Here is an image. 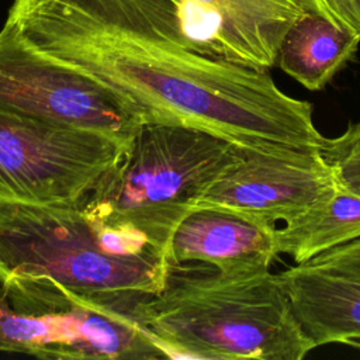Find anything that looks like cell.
Masks as SVG:
<instances>
[{"instance_id":"cell-8","label":"cell","mask_w":360,"mask_h":360,"mask_svg":"<svg viewBox=\"0 0 360 360\" xmlns=\"http://www.w3.org/2000/svg\"><path fill=\"white\" fill-rule=\"evenodd\" d=\"M184 44L212 59L253 69L276 66L287 31L304 15L332 20L325 0H167ZM333 21V20H332Z\"/></svg>"},{"instance_id":"cell-1","label":"cell","mask_w":360,"mask_h":360,"mask_svg":"<svg viewBox=\"0 0 360 360\" xmlns=\"http://www.w3.org/2000/svg\"><path fill=\"white\" fill-rule=\"evenodd\" d=\"M21 34L44 53L124 96L143 124L198 128L240 146H322L312 104L269 70L190 49L167 0H14Z\"/></svg>"},{"instance_id":"cell-11","label":"cell","mask_w":360,"mask_h":360,"mask_svg":"<svg viewBox=\"0 0 360 360\" xmlns=\"http://www.w3.org/2000/svg\"><path fill=\"white\" fill-rule=\"evenodd\" d=\"M360 35L319 13L300 18L284 35L276 66L311 91L322 90L357 53Z\"/></svg>"},{"instance_id":"cell-6","label":"cell","mask_w":360,"mask_h":360,"mask_svg":"<svg viewBox=\"0 0 360 360\" xmlns=\"http://www.w3.org/2000/svg\"><path fill=\"white\" fill-rule=\"evenodd\" d=\"M0 110L103 132L127 145L143 124L124 96L39 51L8 18L0 30Z\"/></svg>"},{"instance_id":"cell-16","label":"cell","mask_w":360,"mask_h":360,"mask_svg":"<svg viewBox=\"0 0 360 360\" xmlns=\"http://www.w3.org/2000/svg\"><path fill=\"white\" fill-rule=\"evenodd\" d=\"M330 17L360 35V0H325Z\"/></svg>"},{"instance_id":"cell-10","label":"cell","mask_w":360,"mask_h":360,"mask_svg":"<svg viewBox=\"0 0 360 360\" xmlns=\"http://www.w3.org/2000/svg\"><path fill=\"white\" fill-rule=\"evenodd\" d=\"M280 280L292 312L315 347L360 340V280L295 264Z\"/></svg>"},{"instance_id":"cell-4","label":"cell","mask_w":360,"mask_h":360,"mask_svg":"<svg viewBox=\"0 0 360 360\" xmlns=\"http://www.w3.org/2000/svg\"><path fill=\"white\" fill-rule=\"evenodd\" d=\"M239 149L198 128L142 124L77 207L94 222L141 235L167 257L176 228Z\"/></svg>"},{"instance_id":"cell-5","label":"cell","mask_w":360,"mask_h":360,"mask_svg":"<svg viewBox=\"0 0 360 360\" xmlns=\"http://www.w3.org/2000/svg\"><path fill=\"white\" fill-rule=\"evenodd\" d=\"M128 145L103 132L0 110V200L77 205Z\"/></svg>"},{"instance_id":"cell-15","label":"cell","mask_w":360,"mask_h":360,"mask_svg":"<svg viewBox=\"0 0 360 360\" xmlns=\"http://www.w3.org/2000/svg\"><path fill=\"white\" fill-rule=\"evenodd\" d=\"M304 264L343 277L360 280V238L329 249Z\"/></svg>"},{"instance_id":"cell-12","label":"cell","mask_w":360,"mask_h":360,"mask_svg":"<svg viewBox=\"0 0 360 360\" xmlns=\"http://www.w3.org/2000/svg\"><path fill=\"white\" fill-rule=\"evenodd\" d=\"M278 255L304 264L360 238V195L338 187L329 197L274 229Z\"/></svg>"},{"instance_id":"cell-2","label":"cell","mask_w":360,"mask_h":360,"mask_svg":"<svg viewBox=\"0 0 360 360\" xmlns=\"http://www.w3.org/2000/svg\"><path fill=\"white\" fill-rule=\"evenodd\" d=\"M167 264L115 253L77 205L0 200V287L21 312H63L77 301L136 308L160 291Z\"/></svg>"},{"instance_id":"cell-3","label":"cell","mask_w":360,"mask_h":360,"mask_svg":"<svg viewBox=\"0 0 360 360\" xmlns=\"http://www.w3.org/2000/svg\"><path fill=\"white\" fill-rule=\"evenodd\" d=\"M167 263L160 291L138 307V319L163 357L302 360L315 349L278 274Z\"/></svg>"},{"instance_id":"cell-13","label":"cell","mask_w":360,"mask_h":360,"mask_svg":"<svg viewBox=\"0 0 360 360\" xmlns=\"http://www.w3.org/2000/svg\"><path fill=\"white\" fill-rule=\"evenodd\" d=\"M0 352L41 359H70V342L63 314L21 312L0 287Z\"/></svg>"},{"instance_id":"cell-7","label":"cell","mask_w":360,"mask_h":360,"mask_svg":"<svg viewBox=\"0 0 360 360\" xmlns=\"http://www.w3.org/2000/svg\"><path fill=\"white\" fill-rule=\"evenodd\" d=\"M338 187L319 148L283 143L240 146L238 156L198 195L193 210L219 208L277 228Z\"/></svg>"},{"instance_id":"cell-9","label":"cell","mask_w":360,"mask_h":360,"mask_svg":"<svg viewBox=\"0 0 360 360\" xmlns=\"http://www.w3.org/2000/svg\"><path fill=\"white\" fill-rule=\"evenodd\" d=\"M276 228L219 208H194L176 228L167 262H201L226 274L270 270L278 256Z\"/></svg>"},{"instance_id":"cell-17","label":"cell","mask_w":360,"mask_h":360,"mask_svg":"<svg viewBox=\"0 0 360 360\" xmlns=\"http://www.w3.org/2000/svg\"><path fill=\"white\" fill-rule=\"evenodd\" d=\"M352 346H356V347H360V340H356L352 343Z\"/></svg>"},{"instance_id":"cell-14","label":"cell","mask_w":360,"mask_h":360,"mask_svg":"<svg viewBox=\"0 0 360 360\" xmlns=\"http://www.w3.org/2000/svg\"><path fill=\"white\" fill-rule=\"evenodd\" d=\"M321 153L332 167L338 184L360 195V121L340 135L325 138Z\"/></svg>"}]
</instances>
